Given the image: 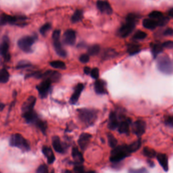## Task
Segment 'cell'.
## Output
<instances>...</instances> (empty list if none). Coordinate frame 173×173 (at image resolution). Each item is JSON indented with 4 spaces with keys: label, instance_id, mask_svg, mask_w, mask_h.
Here are the masks:
<instances>
[{
    "label": "cell",
    "instance_id": "obj_1",
    "mask_svg": "<svg viewBox=\"0 0 173 173\" xmlns=\"http://www.w3.org/2000/svg\"><path fill=\"white\" fill-rule=\"evenodd\" d=\"M78 118L86 126L93 124L97 119V111L88 108H82L77 110Z\"/></svg>",
    "mask_w": 173,
    "mask_h": 173
},
{
    "label": "cell",
    "instance_id": "obj_2",
    "mask_svg": "<svg viewBox=\"0 0 173 173\" xmlns=\"http://www.w3.org/2000/svg\"><path fill=\"white\" fill-rule=\"evenodd\" d=\"M138 16L135 14H129L126 18V22L120 27L119 34L122 38L128 37L133 31L136 26V22Z\"/></svg>",
    "mask_w": 173,
    "mask_h": 173
},
{
    "label": "cell",
    "instance_id": "obj_3",
    "mask_svg": "<svg viewBox=\"0 0 173 173\" xmlns=\"http://www.w3.org/2000/svg\"><path fill=\"white\" fill-rule=\"evenodd\" d=\"M130 154L127 145L116 146L110 152V161L114 163L119 162L130 156Z\"/></svg>",
    "mask_w": 173,
    "mask_h": 173
},
{
    "label": "cell",
    "instance_id": "obj_4",
    "mask_svg": "<svg viewBox=\"0 0 173 173\" xmlns=\"http://www.w3.org/2000/svg\"><path fill=\"white\" fill-rule=\"evenodd\" d=\"M157 65L158 70L164 74L173 73V62L166 55L161 56L157 58Z\"/></svg>",
    "mask_w": 173,
    "mask_h": 173
},
{
    "label": "cell",
    "instance_id": "obj_5",
    "mask_svg": "<svg viewBox=\"0 0 173 173\" xmlns=\"http://www.w3.org/2000/svg\"><path fill=\"white\" fill-rule=\"evenodd\" d=\"M10 145L12 147L20 149L24 152H28L30 149L29 142L19 134L12 135L10 139Z\"/></svg>",
    "mask_w": 173,
    "mask_h": 173
},
{
    "label": "cell",
    "instance_id": "obj_6",
    "mask_svg": "<svg viewBox=\"0 0 173 173\" xmlns=\"http://www.w3.org/2000/svg\"><path fill=\"white\" fill-rule=\"evenodd\" d=\"M35 38L32 36H26L21 38L18 41V46L21 50L26 53H30L32 52L31 47L35 42Z\"/></svg>",
    "mask_w": 173,
    "mask_h": 173
},
{
    "label": "cell",
    "instance_id": "obj_7",
    "mask_svg": "<svg viewBox=\"0 0 173 173\" xmlns=\"http://www.w3.org/2000/svg\"><path fill=\"white\" fill-rule=\"evenodd\" d=\"M51 81L49 79H45L39 85L37 86V90L40 96L42 98H45L47 97L51 88Z\"/></svg>",
    "mask_w": 173,
    "mask_h": 173
},
{
    "label": "cell",
    "instance_id": "obj_8",
    "mask_svg": "<svg viewBox=\"0 0 173 173\" xmlns=\"http://www.w3.org/2000/svg\"><path fill=\"white\" fill-rule=\"evenodd\" d=\"M146 124L143 120H138L134 122L132 126V131L138 137L143 135L145 132Z\"/></svg>",
    "mask_w": 173,
    "mask_h": 173
},
{
    "label": "cell",
    "instance_id": "obj_9",
    "mask_svg": "<svg viewBox=\"0 0 173 173\" xmlns=\"http://www.w3.org/2000/svg\"><path fill=\"white\" fill-rule=\"evenodd\" d=\"M63 41L66 45H74L76 41V32L72 30H67L63 36Z\"/></svg>",
    "mask_w": 173,
    "mask_h": 173
},
{
    "label": "cell",
    "instance_id": "obj_10",
    "mask_svg": "<svg viewBox=\"0 0 173 173\" xmlns=\"http://www.w3.org/2000/svg\"><path fill=\"white\" fill-rule=\"evenodd\" d=\"M61 77V74L58 72L48 70H47L45 73H42L41 78H44V80L49 79L52 82H57L60 80Z\"/></svg>",
    "mask_w": 173,
    "mask_h": 173
},
{
    "label": "cell",
    "instance_id": "obj_11",
    "mask_svg": "<svg viewBox=\"0 0 173 173\" xmlns=\"http://www.w3.org/2000/svg\"><path fill=\"white\" fill-rule=\"evenodd\" d=\"M92 135L91 134L84 133L80 135L78 138V144L80 148L82 150H85L87 147L90 142Z\"/></svg>",
    "mask_w": 173,
    "mask_h": 173
},
{
    "label": "cell",
    "instance_id": "obj_12",
    "mask_svg": "<svg viewBox=\"0 0 173 173\" xmlns=\"http://www.w3.org/2000/svg\"><path fill=\"white\" fill-rule=\"evenodd\" d=\"M36 102V98L34 96L29 97L22 106V111L23 113L33 110Z\"/></svg>",
    "mask_w": 173,
    "mask_h": 173
},
{
    "label": "cell",
    "instance_id": "obj_13",
    "mask_svg": "<svg viewBox=\"0 0 173 173\" xmlns=\"http://www.w3.org/2000/svg\"><path fill=\"white\" fill-rule=\"evenodd\" d=\"M84 85L81 83L78 84L77 86H76L74 89V93L72 94V95L71 96L70 99V102L71 104H76L78 101L80 95L81 94L82 90L84 89Z\"/></svg>",
    "mask_w": 173,
    "mask_h": 173
},
{
    "label": "cell",
    "instance_id": "obj_14",
    "mask_svg": "<svg viewBox=\"0 0 173 173\" xmlns=\"http://www.w3.org/2000/svg\"><path fill=\"white\" fill-rule=\"evenodd\" d=\"M97 6L101 12L107 14L112 13V9L110 4L107 2L102 0H98L97 2Z\"/></svg>",
    "mask_w": 173,
    "mask_h": 173
},
{
    "label": "cell",
    "instance_id": "obj_15",
    "mask_svg": "<svg viewBox=\"0 0 173 173\" xmlns=\"http://www.w3.org/2000/svg\"><path fill=\"white\" fill-rule=\"evenodd\" d=\"M42 152L47 158L48 162L50 164H53L55 161V157L52 149L48 146H44L42 148Z\"/></svg>",
    "mask_w": 173,
    "mask_h": 173
},
{
    "label": "cell",
    "instance_id": "obj_16",
    "mask_svg": "<svg viewBox=\"0 0 173 173\" xmlns=\"http://www.w3.org/2000/svg\"><path fill=\"white\" fill-rule=\"evenodd\" d=\"M72 154L76 165H82L84 162V157L82 153L79 151L77 147H73L72 148Z\"/></svg>",
    "mask_w": 173,
    "mask_h": 173
},
{
    "label": "cell",
    "instance_id": "obj_17",
    "mask_svg": "<svg viewBox=\"0 0 173 173\" xmlns=\"http://www.w3.org/2000/svg\"><path fill=\"white\" fill-rule=\"evenodd\" d=\"M94 90L96 93L100 95H103L107 93L105 83L102 80H97L95 82Z\"/></svg>",
    "mask_w": 173,
    "mask_h": 173
},
{
    "label": "cell",
    "instance_id": "obj_18",
    "mask_svg": "<svg viewBox=\"0 0 173 173\" xmlns=\"http://www.w3.org/2000/svg\"><path fill=\"white\" fill-rule=\"evenodd\" d=\"M157 160L162 169L166 172L169 170V161L168 157L164 153H158L157 156Z\"/></svg>",
    "mask_w": 173,
    "mask_h": 173
},
{
    "label": "cell",
    "instance_id": "obj_19",
    "mask_svg": "<svg viewBox=\"0 0 173 173\" xmlns=\"http://www.w3.org/2000/svg\"><path fill=\"white\" fill-rule=\"evenodd\" d=\"M119 124L116 114L115 112H111L110 114V117H109L108 128L110 129V130H115L119 127Z\"/></svg>",
    "mask_w": 173,
    "mask_h": 173
},
{
    "label": "cell",
    "instance_id": "obj_20",
    "mask_svg": "<svg viewBox=\"0 0 173 173\" xmlns=\"http://www.w3.org/2000/svg\"><path fill=\"white\" fill-rule=\"evenodd\" d=\"M52 146L55 151L57 152L63 153L64 152V149L59 137L55 136L52 138Z\"/></svg>",
    "mask_w": 173,
    "mask_h": 173
},
{
    "label": "cell",
    "instance_id": "obj_21",
    "mask_svg": "<svg viewBox=\"0 0 173 173\" xmlns=\"http://www.w3.org/2000/svg\"><path fill=\"white\" fill-rule=\"evenodd\" d=\"M23 116L27 123L35 124L39 119L37 114L33 110L31 111L23 113Z\"/></svg>",
    "mask_w": 173,
    "mask_h": 173
},
{
    "label": "cell",
    "instance_id": "obj_22",
    "mask_svg": "<svg viewBox=\"0 0 173 173\" xmlns=\"http://www.w3.org/2000/svg\"><path fill=\"white\" fill-rule=\"evenodd\" d=\"M16 18L10 15H7L6 14H2L0 15V25L5 26L7 23L14 24L16 21Z\"/></svg>",
    "mask_w": 173,
    "mask_h": 173
},
{
    "label": "cell",
    "instance_id": "obj_23",
    "mask_svg": "<svg viewBox=\"0 0 173 173\" xmlns=\"http://www.w3.org/2000/svg\"><path fill=\"white\" fill-rule=\"evenodd\" d=\"M54 47L56 52L58 55L61 57H65L67 55V53L62 47L60 40H54Z\"/></svg>",
    "mask_w": 173,
    "mask_h": 173
},
{
    "label": "cell",
    "instance_id": "obj_24",
    "mask_svg": "<svg viewBox=\"0 0 173 173\" xmlns=\"http://www.w3.org/2000/svg\"><path fill=\"white\" fill-rule=\"evenodd\" d=\"M9 47L8 39L7 37H4L3 42L0 44V55L4 57L8 54Z\"/></svg>",
    "mask_w": 173,
    "mask_h": 173
},
{
    "label": "cell",
    "instance_id": "obj_25",
    "mask_svg": "<svg viewBox=\"0 0 173 173\" xmlns=\"http://www.w3.org/2000/svg\"><path fill=\"white\" fill-rule=\"evenodd\" d=\"M131 123L129 119L124 120L119 124L118 128L119 132L120 134H128L129 132V127Z\"/></svg>",
    "mask_w": 173,
    "mask_h": 173
},
{
    "label": "cell",
    "instance_id": "obj_26",
    "mask_svg": "<svg viewBox=\"0 0 173 173\" xmlns=\"http://www.w3.org/2000/svg\"><path fill=\"white\" fill-rule=\"evenodd\" d=\"M143 26L144 27L148 30H154L157 26V21L154 19H145L143 21Z\"/></svg>",
    "mask_w": 173,
    "mask_h": 173
},
{
    "label": "cell",
    "instance_id": "obj_27",
    "mask_svg": "<svg viewBox=\"0 0 173 173\" xmlns=\"http://www.w3.org/2000/svg\"><path fill=\"white\" fill-rule=\"evenodd\" d=\"M151 50L153 56L156 58L158 54L162 51L163 47L160 44H151Z\"/></svg>",
    "mask_w": 173,
    "mask_h": 173
},
{
    "label": "cell",
    "instance_id": "obj_28",
    "mask_svg": "<svg viewBox=\"0 0 173 173\" xmlns=\"http://www.w3.org/2000/svg\"><path fill=\"white\" fill-rule=\"evenodd\" d=\"M141 144H142L141 140L139 139L136 141L135 142H133L132 143L129 145H127L129 151L130 152V153L137 152L141 147Z\"/></svg>",
    "mask_w": 173,
    "mask_h": 173
},
{
    "label": "cell",
    "instance_id": "obj_29",
    "mask_svg": "<svg viewBox=\"0 0 173 173\" xmlns=\"http://www.w3.org/2000/svg\"><path fill=\"white\" fill-rule=\"evenodd\" d=\"M10 75L8 72L5 68L0 70V83L5 84L8 82Z\"/></svg>",
    "mask_w": 173,
    "mask_h": 173
},
{
    "label": "cell",
    "instance_id": "obj_30",
    "mask_svg": "<svg viewBox=\"0 0 173 173\" xmlns=\"http://www.w3.org/2000/svg\"><path fill=\"white\" fill-rule=\"evenodd\" d=\"M127 51L130 55H133L140 51V48L139 45L132 44L128 46Z\"/></svg>",
    "mask_w": 173,
    "mask_h": 173
},
{
    "label": "cell",
    "instance_id": "obj_31",
    "mask_svg": "<svg viewBox=\"0 0 173 173\" xmlns=\"http://www.w3.org/2000/svg\"><path fill=\"white\" fill-rule=\"evenodd\" d=\"M143 153L145 157H147L149 158H154L157 156V152L154 149L148 147L144 148Z\"/></svg>",
    "mask_w": 173,
    "mask_h": 173
},
{
    "label": "cell",
    "instance_id": "obj_32",
    "mask_svg": "<svg viewBox=\"0 0 173 173\" xmlns=\"http://www.w3.org/2000/svg\"><path fill=\"white\" fill-rule=\"evenodd\" d=\"M50 65L52 68H57V69H64L66 68V65L64 62L60 60H55L50 62Z\"/></svg>",
    "mask_w": 173,
    "mask_h": 173
},
{
    "label": "cell",
    "instance_id": "obj_33",
    "mask_svg": "<svg viewBox=\"0 0 173 173\" xmlns=\"http://www.w3.org/2000/svg\"><path fill=\"white\" fill-rule=\"evenodd\" d=\"M100 50V46L98 45H93L90 46L88 49V53L89 55L94 56L97 55Z\"/></svg>",
    "mask_w": 173,
    "mask_h": 173
},
{
    "label": "cell",
    "instance_id": "obj_34",
    "mask_svg": "<svg viewBox=\"0 0 173 173\" xmlns=\"http://www.w3.org/2000/svg\"><path fill=\"white\" fill-rule=\"evenodd\" d=\"M82 18V12L81 10H77L74 12L73 15L72 16L71 21L73 23H76L80 21Z\"/></svg>",
    "mask_w": 173,
    "mask_h": 173
},
{
    "label": "cell",
    "instance_id": "obj_35",
    "mask_svg": "<svg viewBox=\"0 0 173 173\" xmlns=\"http://www.w3.org/2000/svg\"><path fill=\"white\" fill-rule=\"evenodd\" d=\"M35 124L37 127L40 130H41L42 132L44 134H45L46 132V130H47V123L45 122V121H43V120L38 119Z\"/></svg>",
    "mask_w": 173,
    "mask_h": 173
},
{
    "label": "cell",
    "instance_id": "obj_36",
    "mask_svg": "<svg viewBox=\"0 0 173 173\" xmlns=\"http://www.w3.org/2000/svg\"><path fill=\"white\" fill-rule=\"evenodd\" d=\"M107 139H108V143L109 146L112 148H115L116 145L118 144V140L112 134H108L107 135Z\"/></svg>",
    "mask_w": 173,
    "mask_h": 173
},
{
    "label": "cell",
    "instance_id": "obj_37",
    "mask_svg": "<svg viewBox=\"0 0 173 173\" xmlns=\"http://www.w3.org/2000/svg\"><path fill=\"white\" fill-rule=\"evenodd\" d=\"M147 37V34L144 31L141 30H138L135 34L133 38L135 40H143L144 39Z\"/></svg>",
    "mask_w": 173,
    "mask_h": 173
},
{
    "label": "cell",
    "instance_id": "obj_38",
    "mask_svg": "<svg viewBox=\"0 0 173 173\" xmlns=\"http://www.w3.org/2000/svg\"><path fill=\"white\" fill-rule=\"evenodd\" d=\"M31 64L30 62L26 60H22L19 61L17 65V69H21L24 68H28L31 66Z\"/></svg>",
    "mask_w": 173,
    "mask_h": 173
},
{
    "label": "cell",
    "instance_id": "obj_39",
    "mask_svg": "<svg viewBox=\"0 0 173 173\" xmlns=\"http://www.w3.org/2000/svg\"><path fill=\"white\" fill-rule=\"evenodd\" d=\"M163 16L162 13L158 11H153L149 14V17L151 19H159Z\"/></svg>",
    "mask_w": 173,
    "mask_h": 173
},
{
    "label": "cell",
    "instance_id": "obj_40",
    "mask_svg": "<svg viewBox=\"0 0 173 173\" xmlns=\"http://www.w3.org/2000/svg\"><path fill=\"white\" fill-rule=\"evenodd\" d=\"M51 25L50 23H46L45 25H43L41 27L40 30V32L42 34V35H45L48 31L51 29Z\"/></svg>",
    "mask_w": 173,
    "mask_h": 173
},
{
    "label": "cell",
    "instance_id": "obj_41",
    "mask_svg": "<svg viewBox=\"0 0 173 173\" xmlns=\"http://www.w3.org/2000/svg\"><path fill=\"white\" fill-rule=\"evenodd\" d=\"M128 173H149V172L146 168H142L140 169H129Z\"/></svg>",
    "mask_w": 173,
    "mask_h": 173
},
{
    "label": "cell",
    "instance_id": "obj_42",
    "mask_svg": "<svg viewBox=\"0 0 173 173\" xmlns=\"http://www.w3.org/2000/svg\"><path fill=\"white\" fill-rule=\"evenodd\" d=\"M169 21V18L163 17L160 18L157 21V26H164L166 25Z\"/></svg>",
    "mask_w": 173,
    "mask_h": 173
},
{
    "label": "cell",
    "instance_id": "obj_43",
    "mask_svg": "<svg viewBox=\"0 0 173 173\" xmlns=\"http://www.w3.org/2000/svg\"><path fill=\"white\" fill-rule=\"evenodd\" d=\"M91 77L92 78L94 79H98L99 77V69L97 68H94L93 69H91Z\"/></svg>",
    "mask_w": 173,
    "mask_h": 173
},
{
    "label": "cell",
    "instance_id": "obj_44",
    "mask_svg": "<svg viewBox=\"0 0 173 173\" xmlns=\"http://www.w3.org/2000/svg\"><path fill=\"white\" fill-rule=\"evenodd\" d=\"M37 173H49L48 169L45 165H41L37 169Z\"/></svg>",
    "mask_w": 173,
    "mask_h": 173
},
{
    "label": "cell",
    "instance_id": "obj_45",
    "mask_svg": "<svg viewBox=\"0 0 173 173\" xmlns=\"http://www.w3.org/2000/svg\"><path fill=\"white\" fill-rule=\"evenodd\" d=\"M74 173H86L84 167L81 165H77L74 168Z\"/></svg>",
    "mask_w": 173,
    "mask_h": 173
},
{
    "label": "cell",
    "instance_id": "obj_46",
    "mask_svg": "<svg viewBox=\"0 0 173 173\" xmlns=\"http://www.w3.org/2000/svg\"><path fill=\"white\" fill-rule=\"evenodd\" d=\"M165 124L170 127L173 128V115L168 116L165 119Z\"/></svg>",
    "mask_w": 173,
    "mask_h": 173
},
{
    "label": "cell",
    "instance_id": "obj_47",
    "mask_svg": "<svg viewBox=\"0 0 173 173\" xmlns=\"http://www.w3.org/2000/svg\"><path fill=\"white\" fill-rule=\"evenodd\" d=\"M79 59H80V61H81L82 63H86L88 61H89V55H88V54H82V55L80 56V58H79Z\"/></svg>",
    "mask_w": 173,
    "mask_h": 173
},
{
    "label": "cell",
    "instance_id": "obj_48",
    "mask_svg": "<svg viewBox=\"0 0 173 173\" xmlns=\"http://www.w3.org/2000/svg\"><path fill=\"white\" fill-rule=\"evenodd\" d=\"M162 46L163 48H166V49H173V42L171 41H166L162 44Z\"/></svg>",
    "mask_w": 173,
    "mask_h": 173
},
{
    "label": "cell",
    "instance_id": "obj_49",
    "mask_svg": "<svg viewBox=\"0 0 173 173\" xmlns=\"http://www.w3.org/2000/svg\"><path fill=\"white\" fill-rule=\"evenodd\" d=\"M60 30H54L52 35L53 41L60 40Z\"/></svg>",
    "mask_w": 173,
    "mask_h": 173
},
{
    "label": "cell",
    "instance_id": "obj_50",
    "mask_svg": "<svg viewBox=\"0 0 173 173\" xmlns=\"http://www.w3.org/2000/svg\"><path fill=\"white\" fill-rule=\"evenodd\" d=\"M115 52L113 51V50H109V51H107L106 52L105 54H104V56H105V58H107V57H112L113 56H115Z\"/></svg>",
    "mask_w": 173,
    "mask_h": 173
},
{
    "label": "cell",
    "instance_id": "obj_51",
    "mask_svg": "<svg viewBox=\"0 0 173 173\" xmlns=\"http://www.w3.org/2000/svg\"><path fill=\"white\" fill-rule=\"evenodd\" d=\"M164 35H173V29L172 28H168L166 30H165L164 31Z\"/></svg>",
    "mask_w": 173,
    "mask_h": 173
},
{
    "label": "cell",
    "instance_id": "obj_52",
    "mask_svg": "<svg viewBox=\"0 0 173 173\" xmlns=\"http://www.w3.org/2000/svg\"><path fill=\"white\" fill-rule=\"evenodd\" d=\"M91 68L88 67V66H86L85 68H84V72L86 75L88 74H90L91 73Z\"/></svg>",
    "mask_w": 173,
    "mask_h": 173
},
{
    "label": "cell",
    "instance_id": "obj_53",
    "mask_svg": "<svg viewBox=\"0 0 173 173\" xmlns=\"http://www.w3.org/2000/svg\"><path fill=\"white\" fill-rule=\"evenodd\" d=\"M4 57V59H5V60L8 61L10 59V58H11V56H10V54L8 53V54H7Z\"/></svg>",
    "mask_w": 173,
    "mask_h": 173
},
{
    "label": "cell",
    "instance_id": "obj_54",
    "mask_svg": "<svg viewBox=\"0 0 173 173\" xmlns=\"http://www.w3.org/2000/svg\"><path fill=\"white\" fill-rule=\"evenodd\" d=\"M4 104H3V103H0V111H2L4 110V108H5Z\"/></svg>",
    "mask_w": 173,
    "mask_h": 173
},
{
    "label": "cell",
    "instance_id": "obj_55",
    "mask_svg": "<svg viewBox=\"0 0 173 173\" xmlns=\"http://www.w3.org/2000/svg\"><path fill=\"white\" fill-rule=\"evenodd\" d=\"M169 14L171 17H173V8L171 9L169 11Z\"/></svg>",
    "mask_w": 173,
    "mask_h": 173
},
{
    "label": "cell",
    "instance_id": "obj_56",
    "mask_svg": "<svg viewBox=\"0 0 173 173\" xmlns=\"http://www.w3.org/2000/svg\"><path fill=\"white\" fill-rule=\"evenodd\" d=\"M148 163L150 166H154V164L152 162V161H148Z\"/></svg>",
    "mask_w": 173,
    "mask_h": 173
},
{
    "label": "cell",
    "instance_id": "obj_57",
    "mask_svg": "<svg viewBox=\"0 0 173 173\" xmlns=\"http://www.w3.org/2000/svg\"><path fill=\"white\" fill-rule=\"evenodd\" d=\"M62 173H72L71 171L69 170H66L64 171L63 172H62Z\"/></svg>",
    "mask_w": 173,
    "mask_h": 173
},
{
    "label": "cell",
    "instance_id": "obj_58",
    "mask_svg": "<svg viewBox=\"0 0 173 173\" xmlns=\"http://www.w3.org/2000/svg\"><path fill=\"white\" fill-rule=\"evenodd\" d=\"M86 173H96L94 171H88V172H86Z\"/></svg>",
    "mask_w": 173,
    "mask_h": 173
},
{
    "label": "cell",
    "instance_id": "obj_59",
    "mask_svg": "<svg viewBox=\"0 0 173 173\" xmlns=\"http://www.w3.org/2000/svg\"><path fill=\"white\" fill-rule=\"evenodd\" d=\"M0 173H1V172H0Z\"/></svg>",
    "mask_w": 173,
    "mask_h": 173
}]
</instances>
